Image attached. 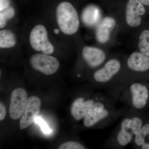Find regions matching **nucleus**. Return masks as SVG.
<instances>
[{"mask_svg":"<svg viewBox=\"0 0 149 149\" xmlns=\"http://www.w3.org/2000/svg\"><path fill=\"white\" fill-rule=\"evenodd\" d=\"M120 104L109 95L102 94L88 110L83 125L85 128L100 129L109 127L129 109L124 105L118 106Z\"/></svg>","mask_w":149,"mask_h":149,"instance_id":"obj_1","label":"nucleus"},{"mask_svg":"<svg viewBox=\"0 0 149 149\" xmlns=\"http://www.w3.org/2000/svg\"><path fill=\"white\" fill-rule=\"evenodd\" d=\"M107 90L108 95L129 109L141 112L149 101L148 88L136 79L124 80Z\"/></svg>","mask_w":149,"mask_h":149,"instance_id":"obj_2","label":"nucleus"},{"mask_svg":"<svg viewBox=\"0 0 149 149\" xmlns=\"http://www.w3.org/2000/svg\"><path fill=\"white\" fill-rule=\"evenodd\" d=\"M121 119L103 147L106 148L121 149L132 142L136 134L145 123L141 111L130 109L121 117Z\"/></svg>","mask_w":149,"mask_h":149,"instance_id":"obj_3","label":"nucleus"},{"mask_svg":"<svg viewBox=\"0 0 149 149\" xmlns=\"http://www.w3.org/2000/svg\"><path fill=\"white\" fill-rule=\"evenodd\" d=\"M122 65L118 59H110L94 72L93 75L94 85L101 89L108 90L119 83V74Z\"/></svg>","mask_w":149,"mask_h":149,"instance_id":"obj_4","label":"nucleus"},{"mask_svg":"<svg viewBox=\"0 0 149 149\" xmlns=\"http://www.w3.org/2000/svg\"><path fill=\"white\" fill-rule=\"evenodd\" d=\"M56 19L60 29L65 35H73L79 29L80 21L77 11L68 2H63L58 6Z\"/></svg>","mask_w":149,"mask_h":149,"instance_id":"obj_5","label":"nucleus"},{"mask_svg":"<svg viewBox=\"0 0 149 149\" xmlns=\"http://www.w3.org/2000/svg\"><path fill=\"white\" fill-rule=\"evenodd\" d=\"M30 45L33 49L43 53L51 54L54 52V47L48 39L47 29L42 24L36 25L32 29L29 37Z\"/></svg>","mask_w":149,"mask_h":149,"instance_id":"obj_6","label":"nucleus"},{"mask_svg":"<svg viewBox=\"0 0 149 149\" xmlns=\"http://www.w3.org/2000/svg\"><path fill=\"white\" fill-rule=\"evenodd\" d=\"M30 62L33 69L46 75L55 73L59 67V63L56 58L44 53L33 54Z\"/></svg>","mask_w":149,"mask_h":149,"instance_id":"obj_7","label":"nucleus"},{"mask_svg":"<svg viewBox=\"0 0 149 149\" xmlns=\"http://www.w3.org/2000/svg\"><path fill=\"white\" fill-rule=\"evenodd\" d=\"M27 93L24 89L17 88L13 91L11 95L10 104L9 107L10 117L16 120L24 113L27 102Z\"/></svg>","mask_w":149,"mask_h":149,"instance_id":"obj_8","label":"nucleus"},{"mask_svg":"<svg viewBox=\"0 0 149 149\" xmlns=\"http://www.w3.org/2000/svg\"><path fill=\"white\" fill-rule=\"evenodd\" d=\"M144 5L138 0H128L125 5V19L130 27H139L141 24V16L146 13Z\"/></svg>","mask_w":149,"mask_h":149,"instance_id":"obj_9","label":"nucleus"},{"mask_svg":"<svg viewBox=\"0 0 149 149\" xmlns=\"http://www.w3.org/2000/svg\"><path fill=\"white\" fill-rule=\"evenodd\" d=\"M102 94L98 93L94 97L88 99L82 97L76 98L72 102L70 109V114L74 120L80 121L84 119L90 108Z\"/></svg>","mask_w":149,"mask_h":149,"instance_id":"obj_10","label":"nucleus"},{"mask_svg":"<svg viewBox=\"0 0 149 149\" xmlns=\"http://www.w3.org/2000/svg\"><path fill=\"white\" fill-rule=\"evenodd\" d=\"M41 102L36 96H32L28 99L26 109L20 120V128L24 129L29 127L35 121L40 112Z\"/></svg>","mask_w":149,"mask_h":149,"instance_id":"obj_11","label":"nucleus"},{"mask_svg":"<svg viewBox=\"0 0 149 149\" xmlns=\"http://www.w3.org/2000/svg\"><path fill=\"white\" fill-rule=\"evenodd\" d=\"M82 57L88 66L93 69L102 66L107 58L106 54L102 50L88 46L83 48Z\"/></svg>","mask_w":149,"mask_h":149,"instance_id":"obj_12","label":"nucleus"},{"mask_svg":"<svg viewBox=\"0 0 149 149\" xmlns=\"http://www.w3.org/2000/svg\"><path fill=\"white\" fill-rule=\"evenodd\" d=\"M126 66L130 72L142 73L149 70V56L139 52H134L128 57Z\"/></svg>","mask_w":149,"mask_h":149,"instance_id":"obj_13","label":"nucleus"},{"mask_svg":"<svg viewBox=\"0 0 149 149\" xmlns=\"http://www.w3.org/2000/svg\"><path fill=\"white\" fill-rule=\"evenodd\" d=\"M116 24L115 19L113 17H107L103 19L96 30V38L99 43L105 44L109 41L111 34Z\"/></svg>","mask_w":149,"mask_h":149,"instance_id":"obj_14","label":"nucleus"},{"mask_svg":"<svg viewBox=\"0 0 149 149\" xmlns=\"http://www.w3.org/2000/svg\"><path fill=\"white\" fill-rule=\"evenodd\" d=\"M133 149H149V123H145L132 143Z\"/></svg>","mask_w":149,"mask_h":149,"instance_id":"obj_15","label":"nucleus"},{"mask_svg":"<svg viewBox=\"0 0 149 149\" xmlns=\"http://www.w3.org/2000/svg\"><path fill=\"white\" fill-rule=\"evenodd\" d=\"M82 16L84 23L89 26H93L100 19V11L96 6H89L83 10Z\"/></svg>","mask_w":149,"mask_h":149,"instance_id":"obj_16","label":"nucleus"},{"mask_svg":"<svg viewBox=\"0 0 149 149\" xmlns=\"http://www.w3.org/2000/svg\"><path fill=\"white\" fill-rule=\"evenodd\" d=\"M16 38L11 31L3 29L0 31V47L8 49L13 47L16 44Z\"/></svg>","mask_w":149,"mask_h":149,"instance_id":"obj_17","label":"nucleus"},{"mask_svg":"<svg viewBox=\"0 0 149 149\" xmlns=\"http://www.w3.org/2000/svg\"><path fill=\"white\" fill-rule=\"evenodd\" d=\"M139 47L140 52L149 56V30H144L139 37Z\"/></svg>","mask_w":149,"mask_h":149,"instance_id":"obj_18","label":"nucleus"},{"mask_svg":"<svg viewBox=\"0 0 149 149\" xmlns=\"http://www.w3.org/2000/svg\"><path fill=\"white\" fill-rule=\"evenodd\" d=\"M15 15V10L11 7L1 11L0 13V27L3 28L6 24L7 22L13 18Z\"/></svg>","mask_w":149,"mask_h":149,"instance_id":"obj_19","label":"nucleus"},{"mask_svg":"<svg viewBox=\"0 0 149 149\" xmlns=\"http://www.w3.org/2000/svg\"><path fill=\"white\" fill-rule=\"evenodd\" d=\"M59 149H86L83 144L77 141H70L61 144Z\"/></svg>","mask_w":149,"mask_h":149,"instance_id":"obj_20","label":"nucleus"},{"mask_svg":"<svg viewBox=\"0 0 149 149\" xmlns=\"http://www.w3.org/2000/svg\"><path fill=\"white\" fill-rule=\"evenodd\" d=\"M35 122L40 125L43 133L46 134H50L52 130L47 124V123L42 118L37 116L35 118Z\"/></svg>","mask_w":149,"mask_h":149,"instance_id":"obj_21","label":"nucleus"},{"mask_svg":"<svg viewBox=\"0 0 149 149\" xmlns=\"http://www.w3.org/2000/svg\"><path fill=\"white\" fill-rule=\"evenodd\" d=\"M6 114V108L3 104L0 103V120H2L5 118Z\"/></svg>","mask_w":149,"mask_h":149,"instance_id":"obj_22","label":"nucleus"},{"mask_svg":"<svg viewBox=\"0 0 149 149\" xmlns=\"http://www.w3.org/2000/svg\"><path fill=\"white\" fill-rule=\"evenodd\" d=\"M9 0H1V6L0 11L3 10L9 7Z\"/></svg>","mask_w":149,"mask_h":149,"instance_id":"obj_23","label":"nucleus"},{"mask_svg":"<svg viewBox=\"0 0 149 149\" xmlns=\"http://www.w3.org/2000/svg\"><path fill=\"white\" fill-rule=\"evenodd\" d=\"M144 5L149 6V0H138Z\"/></svg>","mask_w":149,"mask_h":149,"instance_id":"obj_24","label":"nucleus"},{"mask_svg":"<svg viewBox=\"0 0 149 149\" xmlns=\"http://www.w3.org/2000/svg\"><path fill=\"white\" fill-rule=\"evenodd\" d=\"M54 32L55 34L57 35V34H58L59 32V31L58 29H55L54 30Z\"/></svg>","mask_w":149,"mask_h":149,"instance_id":"obj_25","label":"nucleus"}]
</instances>
